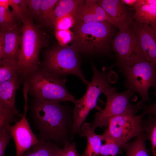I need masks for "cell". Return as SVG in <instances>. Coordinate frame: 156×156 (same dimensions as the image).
Here are the masks:
<instances>
[{"instance_id":"obj_1","label":"cell","mask_w":156,"mask_h":156,"mask_svg":"<svg viewBox=\"0 0 156 156\" xmlns=\"http://www.w3.org/2000/svg\"><path fill=\"white\" fill-rule=\"evenodd\" d=\"M28 105L39 141H50L63 148L72 143L73 111L68 106L34 98Z\"/></svg>"},{"instance_id":"obj_2","label":"cell","mask_w":156,"mask_h":156,"mask_svg":"<svg viewBox=\"0 0 156 156\" xmlns=\"http://www.w3.org/2000/svg\"><path fill=\"white\" fill-rule=\"evenodd\" d=\"M115 28L105 23L75 24L73 27L71 47L79 53L108 55L116 34Z\"/></svg>"},{"instance_id":"obj_3","label":"cell","mask_w":156,"mask_h":156,"mask_svg":"<svg viewBox=\"0 0 156 156\" xmlns=\"http://www.w3.org/2000/svg\"><path fill=\"white\" fill-rule=\"evenodd\" d=\"M93 76L87 86L86 92L82 97L75 100L72 114L75 134L79 133L81 127L89 112L96 105L97 100L101 94L105 95L116 92V88L110 84L117 80V76L111 68L103 67L99 70L92 65Z\"/></svg>"},{"instance_id":"obj_4","label":"cell","mask_w":156,"mask_h":156,"mask_svg":"<svg viewBox=\"0 0 156 156\" xmlns=\"http://www.w3.org/2000/svg\"><path fill=\"white\" fill-rule=\"evenodd\" d=\"M22 22L18 62L21 81L27 74L39 67L40 51L48 44L47 35L34 23L32 16Z\"/></svg>"},{"instance_id":"obj_5","label":"cell","mask_w":156,"mask_h":156,"mask_svg":"<svg viewBox=\"0 0 156 156\" xmlns=\"http://www.w3.org/2000/svg\"><path fill=\"white\" fill-rule=\"evenodd\" d=\"M23 80L34 98L57 103H74L75 100L66 88V79L56 77L39 66L27 74Z\"/></svg>"},{"instance_id":"obj_6","label":"cell","mask_w":156,"mask_h":156,"mask_svg":"<svg viewBox=\"0 0 156 156\" xmlns=\"http://www.w3.org/2000/svg\"><path fill=\"white\" fill-rule=\"evenodd\" d=\"M41 65L42 68L56 77L63 78L68 75H73L86 85L90 83L81 70L79 53L71 47L61 46L46 51Z\"/></svg>"},{"instance_id":"obj_7","label":"cell","mask_w":156,"mask_h":156,"mask_svg":"<svg viewBox=\"0 0 156 156\" xmlns=\"http://www.w3.org/2000/svg\"><path fill=\"white\" fill-rule=\"evenodd\" d=\"M112 49L115 53L116 62L109 68L116 66L121 73L127 67L146 61L132 25L119 30L112 40Z\"/></svg>"},{"instance_id":"obj_8","label":"cell","mask_w":156,"mask_h":156,"mask_svg":"<svg viewBox=\"0 0 156 156\" xmlns=\"http://www.w3.org/2000/svg\"><path fill=\"white\" fill-rule=\"evenodd\" d=\"M137 112H129L111 118L107 128L100 135L103 140L105 138H109L122 148L131 139L144 134L142 119L145 115L142 113L136 115Z\"/></svg>"},{"instance_id":"obj_9","label":"cell","mask_w":156,"mask_h":156,"mask_svg":"<svg viewBox=\"0 0 156 156\" xmlns=\"http://www.w3.org/2000/svg\"><path fill=\"white\" fill-rule=\"evenodd\" d=\"M127 90L140 96L142 101H150L148 91L153 87L156 91V67L147 61L139 62L131 66L126 67L122 72Z\"/></svg>"},{"instance_id":"obj_10","label":"cell","mask_w":156,"mask_h":156,"mask_svg":"<svg viewBox=\"0 0 156 156\" xmlns=\"http://www.w3.org/2000/svg\"><path fill=\"white\" fill-rule=\"evenodd\" d=\"M134 93L126 90L121 93L115 92L106 95L107 100L104 108L95 114L91 124L93 129L107 126L109 120L113 117L129 112H137L136 105L130 102Z\"/></svg>"},{"instance_id":"obj_11","label":"cell","mask_w":156,"mask_h":156,"mask_svg":"<svg viewBox=\"0 0 156 156\" xmlns=\"http://www.w3.org/2000/svg\"><path fill=\"white\" fill-rule=\"evenodd\" d=\"M28 99L24 98V112L21 119L8 128L15 142L16 156H22L31 147L40 142L33 133L27 119Z\"/></svg>"},{"instance_id":"obj_12","label":"cell","mask_w":156,"mask_h":156,"mask_svg":"<svg viewBox=\"0 0 156 156\" xmlns=\"http://www.w3.org/2000/svg\"><path fill=\"white\" fill-rule=\"evenodd\" d=\"M72 16L74 24L100 22L110 23L113 26L111 18L96 0H83Z\"/></svg>"},{"instance_id":"obj_13","label":"cell","mask_w":156,"mask_h":156,"mask_svg":"<svg viewBox=\"0 0 156 156\" xmlns=\"http://www.w3.org/2000/svg\"><path fill=\"white\" fill-rule=\"evenodd\" d=\"M97 2L109 15L114 27L120 30L132 25L134 21L133 10L121 0H99Z\"/></svg>"},{"instance_id":"obj_14","label":"cell","mask_w":156,"mask_h":156,"mask_svg":"<svg viewBox=\"0 0 156 156\" xmlns=\"http://www.w3.org/2000/svg\"><path fill=\"white\" fill-rule=\"evenodd\" d=\"M21 32L22 29L17 25L10 28H0V45L3 46L4 50L2 59L18 63Z\"/></svg>"},{"instance_id":"obj_15","label":"cell","mask_w":156,"mask_h":156,"mask_svg":"<svg viewBox=\"0 0 156 156\" xmlns=\"http://www.w3.org/2000/svg\"><path fill=\"white\" fill-rule=\"evenodd\" d=\"M132 25L139 39L146 60L156 67V35L148 25L134 21Z\"/></svg>"},{"instance_id":"obj_16","label":"cell","mask_w":156,"mask_h":156,"mask_svg":"<svg viewBox=\"0 0 156 156\" xmlns=\"http://www.w3.org/2000/svg\"><path fill=\"white\" fill-rule=\"evenodd\" d=\"M18 73L8 81L0 84V107L18 112L15 104L16 94L21 82Z\"/></svg>"},{"instance_id":"obj_17","label":"cell","mask_w":156,"mask_h":156,"mask_svg":"<svg viewBox=\"0 0 156 156\" xmlns=\"http://www.w3.org/2000/svg\"><path fill=\"white\" fill-rule=\"evenodd\" d=\"M91 124L83 123L78 133L81 137H85L87 139L85 150L82 156H98L100 155L103 141L100 135L94 133Z\"/></svg>"},{"instance_id":"obj_18","label":"cell","mask_w":156,"mask_h":156,"mask_svg":"<svg viewBox=\"0 0 156 156\" xmlns=\"http://www.w3.org/2000/svg\"><path fill=\"white\" fill-rule=\"evenodd\" d=\"M63 149L51 141H40L31 147L22 156H62Z\"/></svg>"},{"instance_id":"obj_19","label":"cell","mask_w":156,"mask_h":156,"mask_svg":"<svg viewBox=\"0 0 156 156\" xmlns=\"http://www.w3.org/2000/svg\"><path fill=\"white\" fill-rule=\"evenodd\" d=\"M133 11L135 21L151 26L156 25V1L137 7Z\"/></svg>"},{"instance_id":"obj_20","label":"cell","mask_w":156,"mask_h":156,"mask_svg":"<svg viewBox=\"0 0 156 156\" xmlns=\"http://www.w3.org/2000/svg\"><path fill=\"white\" fill-rule=\"evenodd\" d=\"M82 0H59L49 19V25L53 26L55 20L68 15H73Z\"/></svg>"},{"instance_id":"obj_21","label":"cell","mask_w":156,"mask_h":156,"mask_svg":"<svg viewBox=\"0 0 156 156\" xmlns=\"http://www.w3.org/2000/svg\"><path fill=\"white\" fill-rule=\"evenodd\" d=\"M147 140L144 133L123 145L122 148L125 151L126 156H151L146 147Z\"/></svg>"},{"instance_id":"obj_22","label":"cell","mask_w":156,"mask_h":156,"mask_svg":"<svg viewBox=\"0 0 156 156\" xmlns=\"http://www.w3.org/2000/svg\"><path fill=\"white\" fill-rule=\"evenodd\" d=\"M142 123L147 140L151 143L153 156H156V118L148 115L146 119L143 120Z\"/></svg>"},{"instance_id":"obj_23","label":"cell","mask_w":156,"mask_h":156,"mask_svg":"<svg viewBox=\"0 0 156 156\" xmlns=\"http://www.w3.org/2000/svg\"><path fill=\"white\" fill-rule=\"evenodd\" d=\"M18 63L1 59L0 61V84L8 81L16 73H19Z\"/></svg>"},{"instance_id":"obj_24","label":"cell","mask_w":156,"mask_h":156,"mask_svg":"<svg viewBox=\"0 0 156 156\" xmlns=\"http://www.w3.org/2000/svg\"><path fill=\"white\" fill-rule=\"evenodd\" d=\"M10 6L12 8L17 19L22 22L31 16L28 8L27 0H10Z\"/></svg>"},{"instance_id":"obj_25","label":"cell","mask_w":156,"mask_h":156,"mask_svg":"<svg viewBox=\"0 0 156 156\" xmlns=\"http://www.w3.org/2000/svg\"><path fill=\"white\" fill-rule=\"evenodd\" d=\"M18 114L19 112L0 107V134L8 131L10 123L18 121L15 116Z\"/></svg>"},{"instance_id":"obj_26","label":"cell","mask_w":156,"mask_h":156,"mask_svg":"<svg viewBox=\"0 0 156 156\" xmlns=\"http://www.w3.org/2000/svg\"><path fill=\"white\" fill-rule=\"evenodd\" d=\"M59 0H42L40 13L38 17L45 24L49 25V19Z\"/></svg>"},{"instance_id":"obj_27","label":"cell","mask_w":156,"mask_h":156,"mask_svg":"<svg viewBox=\"0 0 156 156\" xmlns=\"http://www.w3.org/2000/svg\"><path fill=\"white\" fill-rule=\"evenodd\" d=\"M16 16L12 10L9 8L0 6V28H8L16 25Z\"/></svg>"},{"instance_id":"obj_28","label":"cell","mask_w":156,"mask_h":156,"mask_svg":"<svg viewBox=\"0 0 156 156\" xmlns=\"http://www.w3.org/2000/svg\"><path fill=\"white\" fill-rule=\"evenodd\" d=\"M103 140L105 144L101 146L100 155L102 156H117L121 153L122 147L112 139L108 138H105Z\"/></svg>"},{"instance_id":"obj_29","label":"cell","mask_w":156,"mask_h":156,"mask_svg":"<svg viewBox=\"0 0 156 156\" xmlns=\"http://www.w3.org/2000/svg\"><path fill=\"white\" fill-rule=\"evenodd\" d=\"M75 20L72 15H68L54 20L53 26L56 30H67L74 25Z\"/></svg>"},{"instance_id":"obj_30","label":"cell","mask_w":156,"mask_h":156,"mask_svg":"<svg viewBox=\"0 0 156 156\" xmlns=\"http://www.w3.org/2000/svg\"><path fill=\"white\" fill-rule=\"evenodd\" d=\"M55 35L59 44L62 46H65L71 42L73 37L72 31L69 30H56Z\"/></svg>"},{"instance_id":"obj_31","label":"cell","mask_w":156,"mask_h":156,"mask_svg":"<svg viewBox=\"0 0 156 156\" xmlns=\"http://www.w3.org/2000/svg\"><path fill=\"white\" fill-rule=\"evenodd\" d=\"M156 95V91L155 93ZM141 101L139 102L136 105L137 108L142 110L145 115L148 114L156 118V101L152 104L147 105Z\"/></svg>"},{"instance_id":"obj_32","label":"cell","mask_w":156,"mask_h":156,"mask_svg":"<svg viewBox=\"0 0 156 156\" xmlns=\"http://www.w3.org/2000/svg\"><path fill=\"white\" fill-rule=\"evenodd\" d=\"M42 0H27L28 8L30 15L38 17L40 14Z\"/></svg>"},{"instance_id":"obj_33","label":"cell","mask_w":156,"mask_h":156,"mask_svg":"<svg viewBox=\"0 0 156 156\" xmlns=\"http://www.w3.org/2000/svg\"><path fill=\"white\" fill-rule=\"evenodd\" d=\"M11 138V135L8 130L0 134V156H5L6 147Z\"/></svg>"},{"instance_id":"obj_34","label":"cell","mask_w":156,"mask_h":156,"mask_svg":"<svg viewBox=\"0 0 156 156\" xmlns=\"http://www.w3.org/2000/svg\"><path fill=\"white\" fill-rule=\"evenodd\" d=\"M62 156H79L77 151L75 142H72L63 148Z\"/></svg>"},{"instance_id":"obj_35","label":"cell","mask_w":156,"mask_h":156,"mask_svg":"<svg viewBox=\"0 0 156 156\" xmlns=\"http://www.w3.org/2000/svg\"><path fill=\"white\" fill-rule=\"evenodd\" d=\"M123 3L133 10L138 0H121Z\"/></svg>"},{"instance_id":"obj_36","label":"cell","mask_w":156,"mask_h":156,"mask_svg":"<svg viewBox=\"0 0 156 156\" xmlns=\"http://www.w3.org/2000/svg\"><path fill=\"white\" fill-rule=\"evenodd\" d=\"M10 0H0V6L2 7L9 8L10 6Z\"/></svg>"},{"instance_id":"obj_37","label":"cell","mask_w":156,"mask_h":156,"mask_svg":"<svg viewBox=\"0 0 156 156\" xmlns=\"http://www.w3.org/2000/svg\"><path fill=\"white\" fill-rule=\"evenodd\" d=\"M152 30L156 35V25L153 26H151Z\"/></svg>"}]
</instances>
